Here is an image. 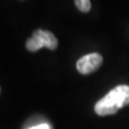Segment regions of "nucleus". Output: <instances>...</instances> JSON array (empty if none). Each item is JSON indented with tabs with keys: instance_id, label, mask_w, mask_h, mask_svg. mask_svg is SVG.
Returning <instances> with one entry per match:
<instances>
[{
	"instance_id": "39448f33",
	"label": "nucleus",
	"mask_w": 129,
	"mask_h": 129,
	"mask_svg": "<svg viewBox=\"0 0 129 129\" xmlns=\"http://www.w3.org/2000/svg\"><path fill=\"white\" fill-rule=\"evenodd\" d=\"M28 129H52V128L49 123L43 122V123H39V124L37 125H34V126H32V127H30V128Z\"/></svg>"
},
{
	"instance_id": "f03ea898",
	"label": "nucleus",
	"mask_w": 129,
	"mask_h": 129,
	"mask_svg": "<svg viewBox=\"0 0 129 129\" xmlns=\"http://www.w3.org/2000/svg\"><path fill=\"white\" fill-rule=\"evenodd\" d=\"M58 45V41L55 35L50 31L37 29L34 31L32 37L26 41V48L28 51L35 53L43 47L50 50H55Z\"/></svg>"
},
{
	"instance_id": "423d86ee",
	"label": "nucleus",
	"mask_w": 129,
	"mask_h": 129,
	"mask_svg": "<svg viewBox=\"0 0 129 129\" xmlns=\"http://www.w3.org/2000/svg\"><path fill=\"white\" fill-rule=\"evenodd\" d=\"M0 91H1V89H0Z\"/></svg>"
},
{
	"instance_id": "20e7f679",
	"label": "nucleus",
	"mask_w": 129,
	"mask_h": 129,
	"mask_svg": "<svg viewBox=\"0 0 129 129\" xmlns=\"http://www.w3.org/2000/svg\"><path fill=\"white\" fill-rule=\"evenodd\" d=\"M75 4L77 8L82 13H88L91 10L90 0H75Z\"/></svg>"
},
{
	"instance_id": "7ed1b4c3",
	"label": "nucleus",
	"mask_w": 129,
	"mask_h": 129,
	"mask_svg": "<svg viewBox=\"0 0 129 129\" xmlns=\"http://www.w3.org/2000/svg\"><path fill=\"white\" fill-rule=\"evenodd\" d=\"M102 56L99 53H91L83 55L77 62V69L82 75H89L96 72L102 64Z\"/></svg>"
},
{
	"instance_id": "f257e3e1",
	"label": "nucleus",
	"mask_w": 129,
	"mask_h": 129,
	"mask_svg": "<svg viewBox=\"0 0 129 129\" xmlns=\"http://www.w3.org/2000/svg\"><path fill=\"white\" fill-rule=\"evenodd\" d=\"M129 104V86L119 85L110 90L95 105V112L99 116L114 115Z\"/></svg>"
}]
</instances>
